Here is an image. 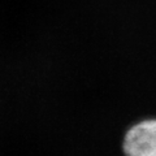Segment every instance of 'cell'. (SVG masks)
I'll return each mask as SVG.
<instances>
[{"label":"cell","mask_w":156,"mask_h":156,"mask_svg":"<svg viewBox=\"0 0 156 156\" xmlns=\"http://www.w3.org/2000/svg\"><path fill=\"white\" fill-rule=\"evenodd\" d=\"M122 150L125 156H156V120H144L131 126Z\"/></svg>","instance_id":"obj_1"}]
</instances>
